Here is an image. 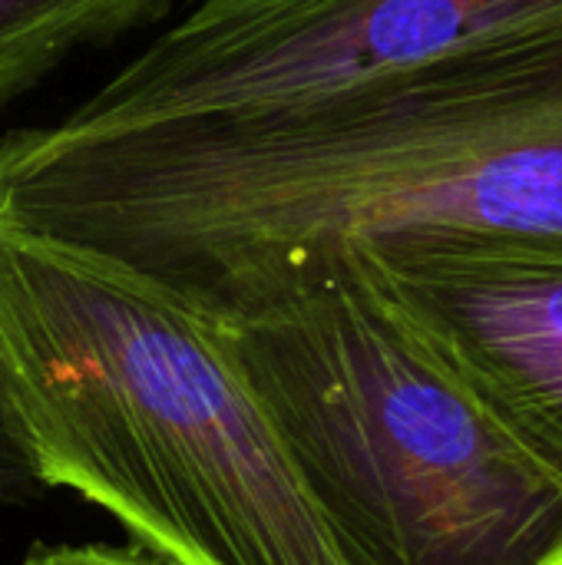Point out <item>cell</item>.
Returning a JSON list of instances; mask_svg holds the SVG:
<instances>
[{
    "label": "cell",
    "mask_w": 562,
    "mask_h": 565,
    "mask_svg": "<svg viewBox=\"0 0 562 565\" xmlns=\"http://www.w3.org/2000/svg\"><path fill=\"white\" fill-rule=\"evenodd\" d=\"M0 222L209 324L344 252L562 255V30L272 106L7 132Z\"/></svg>",
    "instance_id": "1"
},
{
    "label": "cell",
    "mask_w": 562,
    "mask_h": 565,
    "mask_svg": "<svg viewBox=\"0 0 562 565\" xmlns=\"http://www.w3.org/2000/svg\"><path fill=\"white\" fill-rule=\"evenodd\" d=\"M0 407L43 487L172 565H344L215 328L0 222Z\"/></svg>",
    "instance_id": "2"
},
{
    "label": "cell",
    "mask_w": 562,
    "mask_h": 565,
    "mask_svg": "<svg viewBox=\"0 0 562 565\" xmlns=\"http://www.w3.org/2000/svg\"><path fill=\"white\" fill-rule=\"evenodd\" d=\"M344 565H562V470L354 268L212 324Z\"/></svg>",
    "instance_id": "3"
},
{
    "label": "cell",
    "mask_w": 562,
    "mask_h": 565,
    "mask_svg": "<svg viewBox=\"0 0 562 565\" xmlns=\"http://www.w3.org/2000/svg\"><path fill=\"white\" fill-rule=\"evenodd\" d=\"M553 30L562 0H202L60 122L272 106Z\"/></svg>",
    "instance_id": "4"
},
{
    "label": "cell",
    "mask_w": 562,
    "mask_h": 565,
    "mask_svg": "<svg viewBox=\"0 0 562 565\" xmlns=\"http://www.w3.org/2000/svg\"><path fill=\"white\" fill-rule=\"evenodd\" d=\"M331 265L354 268L562 470V255L503 248L344 252L308 281Z\"/></svg>",
    "instance_id": "5"
},
{
    "label": "cell",
    "mask_w": 562,
    "mask_h": 565,
    "mask_svg": "<svg viewBox=\"0 0 562 565\" xmlns=\"http://www.w3.org/2000/svg\"><path fill=\"white\" fill-rule=\"evenodd\" d=\"M169 7L172 0H0V109L73 53L113 43Z\"/></svg>",
    "instance_id": "6"
},
{
    "label": "cell",
    "mask_w": 562,
    "mask_h": 565,
    "mask_svg": "<svg viewBox=\"0 0 562 565\" xmlns=\"http://www.w3.org/2000/svg\"><path fill=\"white\" fill-rule=\"evenodd\" d=\"M20 565H172L152 556L142 546H106V543H86V546H36L23 556Z\"/></svg>",
    "instance_id": "7"
},
{
    "label": "cell",
    "mask_w": 562,
    "mask_h": 565,
    "mask_svg": "<svg viewBox=\"0 0 562 565\" xmlns=\"http://www.w3.org/2000/svg\"><path fill=\"white\" fill-rule=\"evenodd\" d=\"M26 450L20 447L3 407H0V503H30L43 493Z\"/></svg>",
    "instance_id": "8"
}]
</instances>
